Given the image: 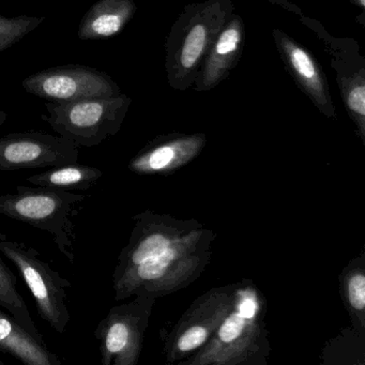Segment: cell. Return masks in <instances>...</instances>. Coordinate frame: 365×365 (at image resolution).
<instances>
[{
	"instance_id": "obj_1",
	"label": "cell",
	"mask_w": 365,
	"mask_h": 365,
	"mask_svg": "<svg viewBox=\"0 0 365 365\" xmlns=\"http://www.w3.org/2000/svg\"><path fill=\"white\" fill-rule=\"evenodd\" d=\"M133 220L113 273L115 300L170 296L197 281L210 264L215 234L197 220L150 210Z\"/></svg>"
},
{
	"instance_id": "obj_2",
	"label": "cell",
	"mask_w": 365,
	"mask_h": 365,
	"mask_svg": "<svg viewBox=\"0 0 365 365\" xmlns=\"http://www.w3.org/2000/svg\"><path fill=\"white\" fill-rule=\"evenodd\" d=\"M266 314V299L256 284L236 283L232 309L215 334L180 365H266L271 352Z\"/></svg>"
},
{
	"instance_id": "obj_3",
	"label": "cell",
	"mask_w": 365,
	"mask_h": 365,
	"mask_svg": "<svg viewBox=\"0 0 365 365\" xmlns=\"http://www.w3.org/2000/svg\"><path fill=\"white\" fill-rule=\"evenodd\" d=\"M234 12L232 0H205L183 8L165 40V71L170 88H192L211 44Z\"/></svg>"
},
{
	"instance_id": "obj_4",
	"label": "cell",
	"mask_w": 365,
	"mask_h": 365,
	"mask_svg": "<svg viewBox=\"0 0 365 365\" xmlns=\"http://www.w3.org/2000/svg\"><path fill=\"white\" fill-rule=\"evenodd\" d=\"M87 196L66 190L18 185L14 193L0 194V215L48 232L61 254L74 262V217Z\"/></svg>"
},
{
	"instance_id": "obj_5",
	"label": "cell",
	"mask_w": 365,
	"mask_h": 365,
	"mask_svg": "<svg viewBox=\"0 0 365 365\" xmlns=\"http://www.w3.org/2000/svg\"><path fill=\"white\" fill-rule=\"evenodd\" d=\"M131 104V98L125 93L76 101H48V114L41 118L78 148L95 147L120 131Z\"/></svg>"
},
{
	"instance_id": "obj_6",
	"label": "cell",
	"mask_w": 365,
	"mask_h": 365,
	"mask_svg": "<svg viewBox=\"0 0 365 365\" xmlns=\"http://www.w3.org/2000/svg\"><path fill=\"white\" fill-rule=\"evenodd\" d=\"M0 252L18 268L35 299L40 317L63 334L70 322L67 290L71 283L61 277L37 250L12 240L0 232Z\"/></svg>"
},
{
	"instance_id": "obj_7",
	"label": "cell",
	"mask_w": 365,
	"mask_h": 365,
	"mask_svg": "<svg viewBox=\"0 0 365 365\" xmlns=\"http://www.w3.org/2000/svg\"><path fill=\"white\" fill-rule=\"evenodd\" d=\"M235 288L236 283L211 288L190 305L166 339V362L180 364L208 343L232 309Z\"/></svg>"
},
{
	"instance_id": "obj_8",
	"label": "cell",
	"mask_w": 365,
	"mask_h": 365,
	"mask_svg": "<svg viewBox=\"0 0 365 365\" xmlns=\"http://www.w3.org/2000/svg\"><path fill=\"white\" fill-rule=\"evenodd\" d=\"M155 301L150 297L136 296L110 309L95 330L102 364H138Z\"/></svg>"
},
{
	"instance_id": "obj_9",
	"label": "cell",
	"mask_w": 365,
	"mask_h": 365,
	"mask_svg": "<svg viewBox=\"0 0 365 365\" xmlns=\"http://www.w3.org/2000/svg\"><path fill=\"white\" fill-rule=\"evenodd\" d=\"M299 21L315 34L330 56L346 112L356 127V135L365 145V59L358 42L350 38L333 37L315 19L302 16Z\"/></svg>"
},
{
	"instance_id": "obj_10",
	"label": "cell",
	"mask_w": 365,
	"mask_h": 365,
	"mask_svg": "<svg viewBox=\"0 0 365 365\" xmlns=\"http://www.w3.org/2000/svg\"><path fill=\"white\" fill-rule=\"evenodd\" d=\"M22 86L31 95L48 101H76L123 93L112 76L78 63L31 74L23 81Z\"/></svg>"
},
{
	"instance_id": "obj_11",
	"label": "cell",
	"mask_w": 365,
	"mask_h": 365,
	"mask_svg": "<svg viewBox=\"0 0 365 365\" xmlns=\"http://www.w3.org/2000/svg\"><path fill=\"white\" fill-rule=\"evenodd\" d=\"M78 158V147L63 136L31 131L0 138V172L54 168Z\"/></svg>"
},
{
	"instance_id": "obj_12",
	"label": "cell",
	"mask_w": 365,
	"mask_h": 365,
	"mask_svg": "<svg viewBox=\"0 0 365 365\" xmlns=\"http://www.w3.org/2000/svg\"><path fill=\"white\" fill-rule=\"evenodd\" d=\"M272 38L286 71L297 87L324 116L336 118L328 80L317 59L302 44L281 29H272Z\"/></svg>"
},
{
	"instance_id": "obj_13",
	"label": "cell",
	"mask_w": 365,
	"mask_h": 365,
	"mask_svg": "<svg viewBox=\"0 0 365 365\" xmlns=\"http://www.w3.org/2000/svg\"><path fill=\"white\" fill-rule=\"evenodd\" d=\"M206 145L205 133L162 134L132 158L129 170L140 175H170L194 161Z\"/></svg>"
},
{
	"instance_id": "obj_14",
	"label": "cell",
	"mask_w": 365,
	"mask_h": 365,
	"mask_svg": "<svg viewBox=\"0 0 365 365\" xmlns=\"http://www.w3.org/2000/svg\"><path fill=\"white\" fill-rule=\"evenodd\" d=\"M245 41V21L234 12L211 44L192 88L204 93L227 80L240 61Z\"/></svg>"
},
{
	"instance_id": "obj_15",
	"label": "cell",
	"mask_w": 365,
	"mask_h": 365,
	"mask_svg": "<svg viewBox=\"0 0 365 365\" xmlns=\"http://www.w3.org/2000/svg\"><path fill=\"white\" fill-rule=\"evenodd\" d=\"M134 0H99L83 16L78 39L106 40L119 35L135 16Z\"/></svg>"
},
{
	"instance_id": "obj_16",
	"label": "cell",
	"mask_w": 365,
	"mask_h": 365,
	"mask_svg": "<svg viewBox=\"0 0 365 365\" xmlns=\"http://www.w3.org/2000/svg\"><path fill=\"white\" fill-rule=\"evenodd\" d=\"M0 350L26 365H61V360L25 330L10 314L0 309Z\"/></svg>"
},
{
	"instance_id": "obj_17",
	"label": "cell",
	"mask_w": 365,
	"mask_h": 365,
	"mask_svg": "<svg viewBox=\"0 0 365 365\" xmlns=\"http://www.w3.org/2000/svg\"><path fill=\"white\" fill-rule=\"evenodd\" d=\"M344 304L354 330H365V255L356 256L339 275Z\"/></svg>"
},
{
	"instance_id": "obj_18",
	"label": "cell",
	"mask_w": 365,
	"mask_h": 365,
	"mask_svg": "<svg viewBox=\"0 0 365 365\" xmlns=\"http://www.w3.org/2000/svg\"><path fill=\"white\" fill-rule=\"evenodd\" d=\"M103 172L100 168L83 165L76 162L54 166L46 172L29 177L27 181L36 187H53L66 191H86L101 178Z\"/></svg>"
},
{
	"instance_id": "obj_19",
	"label": "cell",
	"mask_w": 365,
	"mask_h": 365,
	"mask_svg": "<svg viewBox=\"0 0 365 365\" xmlns=\"http://www.w3.org/2000/svg\"><path fill=\"white\" fill-rule=\"evenodd\" d=\"M0 307H4L25 330L29 331L40 343L46 344L35 320L31 315L27 303L18 289V277L0 259Z\"/></svg>"
},
{
	"instance_id": "obj_20",
	"label": "cell",
	"mask_w": 365,
	"mask_h": 365,
	"mask_svg": "<svg viewBox=\"0 0 365 365\" xmlns=\"http://www.w3.org/2000/svg\"><path fill=\"white\" fill-rule=\"evenodd\" d=\"M46 18L20 16L14 18L0 16V53L22 41L26 36L37 29Z\"/></svg>"
},
{
	"instance_id": "obj_21",
	"label": "cell",
	"mask_w": 365,
	"mask_h": 365,
	"mask_svg": "<svg viewBox=\"0 0 365 365\" xmlns=\"http://www.w3.org/2000/svg\"><path fill=\"white\" fill-rule=\"evenodd\" d=\"M270 3L273 5L279 6V7L284 8V9L288 10V11L292 12L298 16H304L302 10L298 7V6L294 5V4L288 3L287 0H270Z\"/></svg>"
},
{
	"instance_id": "obj_22",
	"label": "cell",
	"mask_w": 365,
	"mask_h": 365,
	"mask_svg": "<svg viewBox=\"0 0 365 365\" xmlns=\"http://www.w3.org/2000/svg\"><path fill=\"white\" fill-rule=\"evenodd\" d=\"M350 4L354 7L358 8L361 11V14L356 16V22L361 25V26H365V0H349Z\"/></svg>"
},
{
	"instance_id": "obj_23",
	"label": "cell",
	"mask_w": 365,
	"mask_h": 365,
	"mask_svg": "<svg viewBox=\"0 0 365 365\" xmlns=\"http://www.w3.org/2000/svg\"><path fill=\"white\" fill-rule=\"evenodd\" d=\"M8 115L7 113L4 112L3 110H0V125H3L4 123L7 120Z\"/></svg>"
},
{
	"instance_id": "obj_24",
	"label": "cell",
	"mask_w": 365,
	"mask_h": 365,
	"mask_svg": "<svg viewBox=\"0 0 365 365\" xmlns=\"http://www.w3.org/2000/svg\"><path fill=\"white\" fill-rule=\"evenodd\" d=\"M0 365H4V361L0 359Z\"/></svg>"
}]
</instances>
